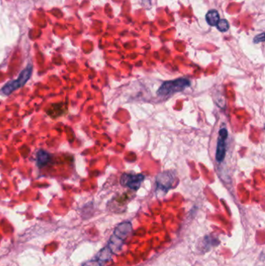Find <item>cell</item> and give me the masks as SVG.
Here are the masks:
<instances>
[{
	"label": "cell",
	"mask_w": 265,
	"mask_h": 266,
	"mask_svg": "<svg viewBox=\"0 0 265 266\" xmlns=\"http://www.w3.org/2000/svg\"><path fill=\"white\" fill-rule=\"evenodd\" d=\"M191 86L189 79L179 78L174 80L166 81L157 91L159 96H170L171 95L181 92Z\"/></svg>",
	"instance_id": "1"
},
{
	"label": "cell",
	"mask_w": 265,
	"mask_h": 266,
	"mask_svg": "<svg viewBox=\"0 0 265 266\" xmlns=\"http://www.w3.org/2000/svg\"><path fill=\"white\" fill-rule=\"evenodd\" d=\"M32 69H33L32 65H28V67L25 68L21 72L19 77L18 79L7 82V84L3 87V93L5 95H10L14 91H15L16 90L22 87L24 85L26 84L27 82L31 78V74H32Z\"/></svg>",
	"instance_id": "2"
},
{
	"label": "cell",
	"mask_w": 265,
	"mask_h": 266,
	"mask_svg": "<svg viewBox=\"0 0 265 266\" xmlns=\"http://www.w3.org/2000/svg\"><path fill=\"white\" fill-rule=\"evenodd\" d=\"M145 180V176L142 173H123L120 177V185L124 187L137 191Z\"/></svg>",
	"instance_id": "3"
},
{
	"label": "cell",
	"mask_w": 265,
	"mask_h": 266,
	"mask_svg": "<svg viewBox=\"0 0 265 266\" xmlns=\"http://www.w3.org/2000/svg\"><path fill=\"white\" fill-rule=\"evenodd\" d=\"M174 182V176L171 172L165 171L160 173L157 179V193H160V194L162 193L163 194H166L172 188Z\"/></svg>",
	"instance_id": "4"
},
{
	"label": "cell",
	"mask_w": 265,
	"mask_h": 266,
	"mask_svg": "<svg viewBox=\"0 0 265 266\" xmlns=\"http://www.w3.org/2000/svg\"><path fill=\"white\" fill-rule=\"evenodd\" d=\"M227 137L228 132L226 129H220L218 142H217L216 153H215V158L218 162H222L226 156Z\"/></svg>",
	"instance_id": "5"
},
{
	"label": "cell",
	"mask_w": 265,
	"mask_h": 266,
	"mask_svg": "<svg viewBox=\"0 0 265 266\" xmlns=\"http://www.w3.org/2000/svg\"><path fill=\"white\" fill-rule=\"evenodd\" d=\"M131 232H132L131 223L130 222H123L116 227L113 235L115 236L117 238L124 242L128 236L131 234Z\"/></svg>",
	"instance_id": "6"
},
{
	"label": "cell",
	"mask_w": 265,
	"mask_h": 266,
	"mask_svg": "<svg viewBox=\"0 0 265 266\" xmlns=\"http://www.w3.org/2000/svg\"><path fill=\"white\" fill-rule=\"evenodd\" d=\"M112 254L113 253L111 252L109 247H105L104 248L102 249L101 251L97 254V255L96 256V258L97 261L101 262L102 264H105V262L107 261H110L111 259Z\"/></svg>",
	"instance_id": "7"
},
{
	"label": "cell",
	"mask_w": 265,
	"mask_h": 266,
	"mask_svg": "<svg viewBox=\"0 0 265 266\" xmlns=\"http://www.w3.org/2000/svg\"><path fill=\"white\" fill-rule=\"evenodd\" d=\"M50 155L48 154L45 151L41 150L37 154V163H38V166L39 167H42L45 166L48 162L50 161Z\"/></svg>",
	"instance_id": "8"
},
{
	"label": "cell",
	"mask_w": 265,
	"mask_h": 266,
	"mask_svg": "<svg viewBox=\"0 0 265 266\" xmlns=\"http://www.w3.org/2000/svg\"><path fill=\"white\" fill-rule=\"evenodd\" d=\"M205 19H206L207 23L210 26H216V24L219 21V13L217 12L215 10H212V11H209L206 14V18Z\"/></svg>",
	"instance_id": "9"
},
{
	"label": "cell",
	"mask_w": 265,
	"mask_h": 266,
	"mask_svg": "<svg viewBox=\"0 0 265 266\" xmlns=\"http://www.w3.org/2000/svg\"><path fill=\"white\" fill-rule=\"evenodd\" d=\"M217 28L222 32H226L229 30V24L226 20H219L218 24H216Z\"/></svg>",
	"instance_id": "10"
},
{
	"label": "cell",
	"mask_w": 265,
	"mask_h": 266,
	"mask_svg": "<svg viewBox=\"0 0 265 266\" xmlns=\"http://www.w3.org/2000/svg\"><path fill=\"white\" fill-rule=\"evenodd\" d=\"M215 242H216V241H215V239H212V237H205V238L203 239L204 245L207 244L206 247H205V249L210 248V247H214V246L216 245V244H215Z\"/></svg>",
	"instance_id": "11"
},
{
	"label": "cell",
	"mask_w": 265,
	"mask_h": 266,
	"mask_svg": "<svg viewBox=\"0 0 265 266\" xmlns=\"http://www.w3.org/2000/svg\"><path fill=\"white\" fill-rule=\"evenodd\" d=\"M263 33H262L261 35H257L256 38H254L255 43H258V42H262L264 40V37H263Z\"/></svg>",
	"instance_id": "12"
}]
</instances>
